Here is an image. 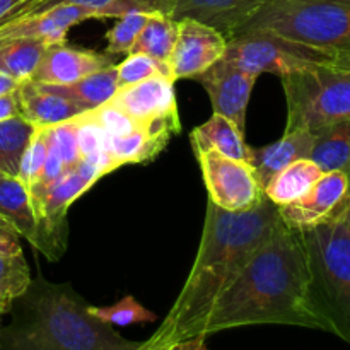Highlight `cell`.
Here are the masks:
<instances>
[{
	"mask_svg": "<svg viewBox=\"0 0 350 350\" xmlns=\"http://www.w3.org/2000/svg\"><path fill=\"white\" fill-rule=\"evenodd\" d=\"M279 208L269 198L246 212H228L207 202L197 256L183 289L149 345H171L202 335L219 297L234 284L279 222Z\"/></svg>",
	"mask_w": 350,
	"mask_h": 350,
	"instance_id": "cell-1",
	"label": "cell"
},
{
	"mask_svg": "<svg viewBox=\"0 0 350 350\" xmlns=\"http://www.w3.org/2000/svg\"><path fill=\"white\" fill-rule=\"evenodd\" d=\"M310 284L303 232L279 219L241 275L214 304L202 335L252 325H291L323 332L311 306Z\"/></svg>",
	"mask_w": 350,
	"mask_h": 350,
	"instance_id": "cell-2",
	"label": "cell"
},
{
	"mask_svg": "<svg viewBox=\"0 0 350 350\" xmlns=\"http://www.w3.org/2000/svg\"><path fill=\"white\" fill-rule=\"evenodd\" d=\"M12 321L0 334V350H139L89 311L70 284L41 279L12 304Z\"/></svg>",
	"mask_w": 350,
	"mask_h": 350,
	"instance_id": "cell-3",
	"label": "cell"
},
{
	"mask_svg": "<svg viewBox=\"0 0 350 350\" xmlns=\"http://www.w3.org/2000/svg\"><path fill=\"white\" fill-rule=\"evenodd\" d=\"M303 232L310 262V299L323 332L350 344V232L330 217Z\"/></svg>",
	"mask_w": 350,
	"mask_h": 350,
	"instance_id": "cell-4",
	"label": "cell"
},
{
	"mask_svg": "<svg viewBox=\"0 0 350 350\" xmlns=\"http://www.w3.org/2000/svg\"><path fill=\"white\" fill-rule=\"evenodd\" d=\"M248 31H272L335 55L350 48V0H272L236 34Z\"/></svg>",
	"mask_w": 350,
	"mask_h": 350,
	"instance_id": "cell-5",
	"label": "cell"
},
{
	"mask_svg": "<svg viewBox=\"0 0 350 350\" xmlns=\"http://www.w3.org/2000/svg\"><path fill=\"white\" fill-rule=\"evenodd\" d=\"M282 81L287 103L286 132H320L350 118V70L317 65Z\"/></svg>",
	"mask_w": 350,
	"mask_h": 350,
	"instance_id": "cell-6",
	"label": "cell"
},
{
	"mask_svg": "<svg viewBox=\"0 0 350 350\" xmlns=\"http://www.w3.org/2000/svg\"><path fill=\"white\" fill-rule=\"evenodd\" d=\"M224 58L256 77L273 74L282 79L317 65H334L335 55L272 31H248L229 38Z\"/></svg>",
	"mask_w": 350,
	"mask_h": 350,
	"instance_id": "cell-7",
	"label": "cell"
},
{
	"mask_svg": "<svg viewBox=\"0 0 350 350\" xmlns=\"http://www.w3.org/2000/svg\"><path fill=\"white\" fill-rule=\"evenodd\" d=\"M105 176L98 166L79 161L65 167L62 176L41 198L34 200L41 245L38 252L48 260H58L67 248V212L77 198L91 190Z\"/></svg>",
	"mask_w": 350,
	"mask_h": 350,
	"instance_id": "cell-8",
	"label": "cell"
},
{
	"mask_svg": "<svg viewBox=\"0 0 350 350\" xmlns=\"http://www.w3.org/2000/svg\"><path fill=\"white\" fill-rule=\"evenodd\" d=\"M195 156L200 164L208 200L215 207L228 212H246L262 204L265 191L252 164L226 157L212 149Z\"/></svg>",
	"mask_w": 350,
	"mask_h": 350,
	"instance_id": "cell-9",
	"label": "cell"
},
{
	"mask_svg": "<svg viewBox=\"0 0 350 350\" xmlns=\"http://www.w3.org/2000/svg\"><path fill=\"white\" fill-rule=\"evenodd\" d=\"M109 101L126 113L139 126L152 133L176 135L180 133L174 81L167 75H154L137 84L116 91Z\"/></svg>",
	"mask_w": 350,
	"mask_h": 350,
	"instance_id": "cell-10",
	"label": "cell"
},
{
	"mask_svg": "<svg viewBox=\"0 0 350 350\" xmlns=\"http://www.w3.org/2000/svg\"><path fill=\"white\" fill-rule=\"evenodd\" d=\"M228 38L200 21H178V34L167 60V74L174 82L195 79L224 58Z\"/></svg>",
	"mask_w": 350,
	"mask_h": 350,
	"instance_id": "cell-11",
	"label": "cell"
},
{
	"mask_svg": "<svg viewBox=\"0 0 350 350\" xmlns=\"http://www.w3.org/2000/svg\"><path fill=\"white\" fill-rule=\"evenodd\" d=\"M256 75L241 70L226 58L215 62L211 68L195 77L207 91L212 109L231 120L243 133L246 132V111L256 84Z\"/></svg>",
	"mask_w": 350,
	"mask_h": 350,
	"instance_id": "cell-12",
	"label": "cell"
},
{
	"mask_svg": "<svg viewBox=\"0 0 350 350\" xmlns=\"http://www.w3.org/2000/svg\"><path fill=\"white\" fill-rule=\"evenodd\" d=\"M349 185V174L342 171H327L303 198L284 207H277L280 219L291 228L308 231L334 215L347 195Z\"/></svg>",
	"mask_w": 350,
	"mask_h": 350,
	"instance_id": "cell-13",
	"label": "cell"
},
{
	"mask_svg": "<svg viewBox=\"0 0 350 350\" xmlns=\"http://www.w3.org/2000/svg\"><path fill=\"white\" fill-rule=\"evenodd\" d=\"M89 19H101L96 10L75 3H57L38 12L27 14L0 27V43L17 38H34L50 44L65 43L68 31Z\"/></svg>",
	"mask_w": 350,
	"mask_h": 350,
	"instance_id": "cell-14",
	"label": "cell"
},
{
	"mask_svg": "<svg viewBox=\"0 0 350 350\" xmlns=\"http://www.w3.org/2000/svg\"><path fill=\"white\" fill-rule=\"evenodd\" d=\"M115 65L108 53L70 46L65 43L50 44L38 65L31 81L40 84L65 85L81 81L96 70Z\"/></svg>",
	"mask_w": 350,
	"mask_h": 350,
	"instance_id": "cell-15",
	"label": "cell"
},
{
	"mask_svg": "<svg viewBox=\"0 0 350 350\" xmlns=\"http://www.w3.org/2000/svg\"><path fill=\"white\" fill-rule=\"evenodd\" d=\"M269 2L272 0H170V16L174 21H200L229 40Z\"/></svg>",
	"mask_w": 350,
	"mask_h": 350,
	"instance_id": "cell-16",
	"label": "cell"
},
{
	"mask_svg": "<svg viewBox=\"0 0 350 350\" xmlns=\"http://www.w3.org/2000/svg\"><path fill=\"white\" fill-rule=\"evenodd\" d=\"M21 116L33 126H53L82 115V109L44 84L26 81L17 89Z\"/></svg>",
	"mask_w": 350,
	"mask_h": 350,
	"instance_id": "cell-17",
	"label": "cell"
},
{
	"mask_svg": "<svg viewBox=\"0 0 350 350\" xmlns=\"http://www.w3.org/2000/svg\"><path fill=\"white\" fill-rule=\"evenodd\" d=\"M314 139H317V133L308 132V130H294V132H284L279 140L269 146L253 149L252 166L260 185L263 187V191L269 181L284 167L297 159L310 157Z\"/></svg>",
	"mask_w": 350,
	"mask_h": 350,
	"instance_id": "cell-18",
	"label": "cell"
},
{
	"mask_svg": "<svg viewBox=\"0 0 350 350\" xmlns=\"http://www.w3.org/2000/svg\"><path fill=\"white\" fill-rule=\"evenodd\" d=\"M0 219L33 248L40 250V226L29 190L16 176H0Z\"/></svg>",
	"mask_w": 350,
	"mask_h": 350,
	"instance_id": "cell-19",
	"label": "cell"
},
{
	"mask_svg": "<svg viewBox=\"0 0 350 350\" xmlns=\"http://www.w3.org/2000/svg\"><path fill=\"white\" fill-rule=\"evenodd\" d=\"M190 142L195 154L212 149L226 157L252 164L253 147L246 144L245 133L231 120L217 113H212L207 122L191 130Z\"/></svg>",
	"mask_w": 350,
	"mask_h": 350,
	"instance_id": "cell-20",
	"label": "cell"
},
{
	"mask_svg": "<svg viewBox=\"0 0 350 350\" xmlns=\"http://www.w3.org/2000/svg\"><path fill=\"white\" fill-rule=\"evenodd\" d=\"M321 174V167L310 157L294 161L269 181L265 187V197L277 207L293 204L311 190Z\"/></svg>",
	"mask_w": 350,
	"mask_h": 350,
	"instance_id": "cell-21",
	"label": "cell"
},
{
	"mask_svg": "<svg viewBox=\"0 0 350 350\" xmlns=\"http://www.w3.org/2000/svg\"><path fill=\"white\" fill-rule=\"evenodd\" d=\"M51 91L58 92V94L65 96L70 99L74 105L84 113L92 111V109L99 108L101 105L108 103L113 96L118 91V79H116V65H109V67L96 70L92 74L85 75L81 81L74 82V84L65 85H51L44 84Z\"/></svg>",
	"mask_w": 350,
	"mask_h": 350,
	"instance_id": "cell-22",
	"label": "cell"
},
{
	"mask_svg": "<svg viewBox=\"0 0 350 350\" xmlns=\"http://www.w3.org/2000/svg\"><path fill=\"white\" fill-rule=\"evenodd\" d=\"M170 139V135L152 133L144 126H137L125 135L109 137L108 149L116 167L125 164H146L163 152Z\"/></svg>",
	"mask_w": 350,
	"mask_h": 350,
	"instance_id": "cell-23",
	"label": "cell"
},
{
	"mask_svg": "<svg viewBox=\"0 0 350 350\" xmlns=\"http://www.w3.org/2000/svg\"><path fill=\"white\" fill-rule=\"evenodd\" d=\"M310 159L327 171H342L350 176V118L317 132Z\"/></svg>",
	"mask_w": 350,
	"mask_h": 350,
	"instance_id": "cell-24",
	"label": "cell"
},
{
	"mask_svg": "<svg viewBox=\"0 0 350 350\" xmlns=\"http://www.w3.org/2000/svg\"><path fill=\"white\" fill-rule=\"evenodd\" d=\"M50 46L48 41L34 38H17L0 43V72L10 75L17 82L31 81L44 51Z\"/></svg>",
	"mask_w": 350,
	"mask_h": 350,
	"instance_id": "cell-25",
	"label": "cell"
},
{
	"mask_svg": "<svg viewBox=\"0 0 350 350\" xmlns=\"http://www.w3.org/2000/svg\"><path fill=\"white\" fill-rule=\"evenodd\" d=\"M178 34V21H174L170 14L149 12L147 23L144 24L135 44L130 53H144L166 65L170 55L173 51L174 41Z\"/></svg>",
	"mask_w": 350,
	"mask_h": 350,
	"instance_id": "cell-26",
	"label": "cell"
},
{
	"mask_svg": "<svg viewBox=\"0 0 350 350\" xmlns=\"http://www.w3.org/2000/svg\"><path fill=\"white\" fill-rule=\"evenodd\" d=\"M34 126L23 116L0 122V171L7 176H17L21 157L29 142Z\"/></svg>",
	"mask_w": 350,
	"mask_h": 350,
	"instance_id": "cell-27",
	"label": "cell"
},
{
	"mask_svg": "<svg viewBox=\"0 0 350 350\" xmlns=\"http://www.w3.org/2000/svg\"><path fill=\"white\" fill-rule=\"evenodd\" d=\"M31 272L23 253H0V310L10 313L12 304L29 289Z\"/></svg>",
	"mask_w": 350,
	"mask_h": 350,
	"instance_id": "cell-28",
	"label": "cell"
},
{
	"mask_svg": "<svg viewBox=\"0 0 350 350\" xmlns=\"http://www.w3.org/2000/svg\"><path fill=\"white\" fill-rule=\"evenodd\" d=\"M57 3H75L96 10L101 19H118L122 14L130 10H146V12L170 14V0H43L34 12Z\"/></svg>",
	"mask_w": 350,
	"mask_h": 350,
	"instance_id": "cell-29",
	"label": "cell"
},
{
	"mask_svg": "<svg viewBox=\"0 0 350 350\" xmlns=\"http://www.w3.org/2000/svg\"><path fill=\"white\" fill-rule=\"evenodd\" d=\"M89 311L103 323H108L111 327L154 323L157 320L156 314L144 308L133 296L122 297L118 303L111 304V306H91L89 304Z\"/></svg>",
	"mask_w": 350,
	"mask_h": 350,
	"instance_id": "cell-30",
	"label": "cell"
},
{
	"mask_svg": "<svg viewBox=\"0 0 350 350\" xmlns=\"http://www.w3.org/2000/svg\"><path fill=\"white\" fill-rule=\"evenodd\" d=\"M149 12L146 10H130L116 19V24L106 33V53L108 55H129L147 23Z\"/></svg>",
	"mask_w": 350,
	"mask_h": 350,
	"instance_id": "cell-31",
	"label": "cell"
},
{
	"mask_svg": "<svg viewBox=\"0 0 350 350\" xmlns=\"http://www.w3.org/2000/svg\"><path fill=\"white\" fill-rule=\"evenodd\" d=\"M46 129L48 126H34V132L24 149L23 157H21L19 170H17V180L31 190L38 183L43 171L44 159H46Z\"/></svg>",
	"mask_w": 350,
	"mask_h": 350,
	"instance_id": "cell-32",
	"label": "cell"
},
{
	"mask_svg": "<svg viewBox=\"0 0 350 350\" xmlns=\"http://www.w3.org/2000/svg\"><path fill=\"white\" fill-rule=\"evenodd\" d=\"M154 75H167L166 65L159 64L157 60L144 53H129L123 62L116 65V79H118V89L126 85L137 84ZM171 79V77H170ZM173 81V79H171Z\"/></svg>",
	"mask_w": 350,
	"mask_h": 350,
	"instance_id": "cell-33",
	"label": "cell"
},
{
	"mask_svg": "<svg viewBox=\"0 0 350 350\" xmlns=\"http://www.w3.org/2000/svg\"><path fill=\"white\" fill-rule=\"evenodd\" d=\"M48 146L64 161L65 167H70L81 161L77 146V122L75 118L46 129Z\"/></svg>",
	"mask_w": 350,
	"mask_h": 350,
	"instance_id": "cell-34",
	"label": "cell"
},
{
	"mask_svg": "<svg viewBox=\"0 0 350 350\" xmlns=\"http://www.w3.org/2000/svg\"><path fill=\"white\" fill-rule=\"evenodd\" d=\"M89 113L103 126V130L108 133V137L125 135V133H130L132 130H135L139 126L123 109L113 105L111 101L105 103V105H101L99 108L92 109Z\"/></svg>",
	"mask_w": 350,
	"mask_h": 350,
	"instance_id": "cell-35",
	"label": "cell"
},
{
	"mask_svg": "<svg viewBox=\"0 0 350 350\" xmlns=\"http://www.w3.org/2000/svg\"><path fill=\"white\" fill-rule=\"evenodd\" d=\"M43 0H0V27L33 14Z\"/></svg>",
	"mask_w": 350,
	"mask_h": 350,
	"instance_id": "cell-36",
	"label": "cell"
},
{
	"mask_svg": "<svg viewBox=\"0 0 350 350\" xmlns=\"http://www.w3.org/2000/svg\"><path fill=\"white\" fill-rule=\"evenodd\" d=\"M0 253H3V255L23 253V248H21L19 243V234L3 219H0Z\"/></svg>",
	"mask_w": 350,
	"mask_h": 350,
	"instance_id": "cell-37",
	"label": "cell"
},
{
	"mask_svg": "<svg viewBox=\"0 0 350 350\" xmlns=\"http://www.w3.org/2000/svg\"><path fill=\"white\" fill-rule=\"evenodd\" d=\"M21 116V106H19V98H17V91L12 94L0 96V122L2 120L16 118Z\"/></svg>",
	"mask_w": 350,
	"mask_h": 350,
	"instance_id": "cell-38",
	"label": "cell"
},
{
	"mask_svg": "<svg viewBox=\"0 0 350 350\" xmlns=\"http://www.w3.org/2000/svg\"><path fill=\"white\" fill-rule=\"evenodd\" d=\"M204 335H197V337L185 338V340H178L170 345V350H207Z\"/></svg>",
	"mask_w": 350,
	"mask_h": 350,
	"instance_id": "cell-39",
	"label": "cell"
},
{
	"mask_svg": "<svg viewBox=\"0 0 350 350\" xmlns=\"http://www.w3.org/2000/svg\"><path fill=\"white\" fill-rule=\"evenodd\" d=\"M334 215H335V217L342 219V222H344V224L347 226V229H349V232H350V185H349L347 195H345L344 200L340 202V205H338L337 211L334 212ZM334 215H332V217H334Z\"/></svg>",
	"mask_w": 350,
	"mask_h": 350,
	"instance_id": "cell-40",
	"label": "cell"
},
{
	"mask_svg": "<svg viewBox=\"0 0 350 350\" xmlns=\"http://www.w3.org/2000/svg\"><path fill=\"white\" fill-rule=\"evenodd\" d=\"M21 82H17L16 79H12L10 75L3 74L0 72V96H7V94H12L19 89Z\"/></svg>",
	"mask_w": 350,
	"mask_h": 350,
	"instance_id": "cell-41",
	"label": "cell"
},
{
	"mask_svg": "<svg viewBox=\"0 0 350 350\" xmlns=\"http://www.w3.org/2000/svg\"><path fill=\"white\" fill-rule=\"evenodd\" d=\"M334 65L350 70V48L349 50H342V51H337V53H335Z\"/></svg>",
	"mask_w": 350,
	"mask_h": 350,
	"instance_id": "cell-42",
	"label": "cell"
},
{
	"mask_svg": "<svg viewBox=\"0 0 350 350\" xmlns=\"http://www.w3.org/2000/svg\"><path fill=\"white\" fill-rule=\"evenodd\" d=\"M139 350H170V345H149L147 342H142V347Z\"/></svg>",
	"mask_w": 350,
	"mask_h": 350,
	"instance_id": "cell-43",
	"label": "cell"
},
{
	"mask_svg": "<svg viewBox=\"0 0 350 350\" xmlns=\"http://www.w3.org/2000/svg\"><path fill=\"white\" fill-rule=\"evenodd\" d=\"M5 314V311L0 310V334H2V317Z\"/></svg>",
	"mask_w": 350,
	"mask_h": 350,
	"instance_id": "cell-44",
	"label": "cell"
},
{
	"mask_svg": "<svg viewBox=\"0 0 350 350\" xmlns=\"http://www.w3.org/2000/svg\"><path fill=\"white\" fill-rule=\"evenodd\" d=\"M2 174H3V173H2V171H0V176H2Z\"/></svg>",
	"mask_w": 350,
	"mask_h": 350,
	"instance_id": "cell-45",
	"label": "cell"
}]
</instances>
